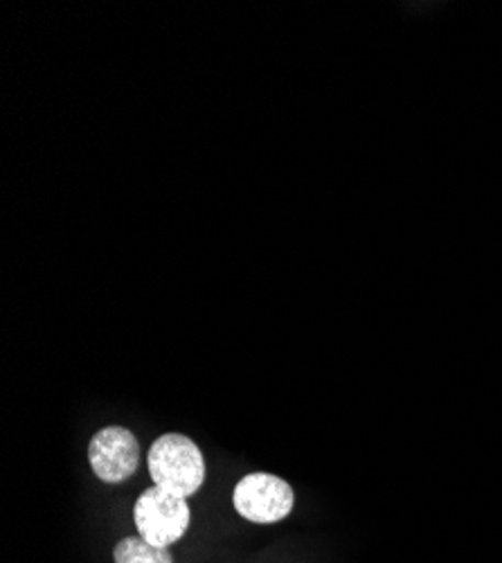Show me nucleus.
Masks as SVG:
<instances>
[{"label":"nucleus","instance_id":"1","mask_svg":"<svg viewBox=\"0 0 502 563\" xmlns=\"http://www.w3.org/2000/svg\"><path fill=\"white\" fill-rule=\"evenodd\" d=\"M147 466L156 487L182 498L194 496L208 476L199 444L182 433H165L156 438L147 453Z\"/></svg>","mask_w":502,"mask_h":563},{"label":"nucleus","instance_id":"2","mask_svg":"<svg viewBox=\"0 0 502 563\" xmlns=\"http://www.w3.org/2000/svg\"><path fill=\"white\" fill-rule=\"evenodd\" d=\"M133 523L143 539L154 545L169 548L188 534L192 509L188 498L152 485L133 505Z\"/></svg>","mask_w":502,"mask_h":563},{"label":"nucleus","instance_id":"3","mask_svg":"<svg viewBox=\"0 0 502 563\" xmlns=\"http://www.w3.org/2000/svg\"><path fill=\"white\" fill-rule=\"evenodd\" d=\"M293 487L276 474H248L233 489V507L248 523H280L293 511Z\"/></svg>","mask_w":502,"mask_h":563},{"label":"nucleus","instance_id":"4","mask_svg":"<svg viewBox=\"0 0 502 563\" xmlns=\"http://www.w3.org/2000/svg\"><path fill=\"white\" fill-rule=\"evenodd\" d=\"M141 442L124 427H104L88 444V462L93 474L109 485L126 483L141 466Z\"/></svg>","mask_w":502,"mask_h":563},{"label":"nucleus","instance_id":"5","mask_svg":"<svg viewBox=\"0 0 502 563\" xmlns=\"http://www.w3.org/2000/svg\"><path fill=\"white\" fill-rule=\"evenodd\" d=\"M115 563H174L169 548H160L143 539L141 534L124 537L113 548Z\"/></svg>","mask_w":502,"mask_h":563}]
</instances>
